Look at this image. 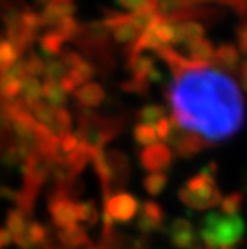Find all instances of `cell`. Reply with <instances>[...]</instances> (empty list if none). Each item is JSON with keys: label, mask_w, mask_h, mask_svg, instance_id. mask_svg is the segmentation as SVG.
Masks as SVG:
<instances>
[{"label": "cell", "mask_w": 247, "mask_h": 249, "mask_svg": "<svg viewBox=\"0 0 247 249\" xmlns=\"http://www.w3.org/2000/svg\"><path fill=\"white\" fill-rule=\"evenodd\" d=\"M169 98L172 125L206 142L228 139L244 123V102L236 82L212 68H181L175 74Z\"/></svg>", "instance_id": "obj_1"}, {"label": "cell", "mask_w": 247, "mask_h": 249, "mask_svg": "<svg viewBox=\"0 0 247 249\" xmlns=\"http://www.w3.org/2000/svg\"><path fill=\"white\" fill-rule=\"evenodd\" d=\"M246 224L243 217L227 215L223 213H210L204 217L199 238L209 249L233 248L243 240Z\"/></svg>", "instance_id": "obj_2"}, {"label": "cell", "mask_w": 247, "mask_h": 249, "mask_svg": "<svg viewBox=\"0 0 247 249\" xmlns=\"http://www.w3.org/2000/svg\"><path fill=\"white\" fill-rule=\"evenodd\" d=\"M215 174H217V166H215V162H210L207 167H204L199 174L193 176L178 190V199L186 208L196 211L218 206L222 203L223 196L217 185V180H215Z\"/></svg>", "instance_id": "obj_3"}, {"label": "cell", "mask_w": 247, "mask_h": 249, "mask_svg": "<svg viewBox=\"0 0 247 249\" xmlns=\"http://www.w3.org/2000/svg\"><path fill=\"white\" fill-rule=\"evenodd\" d=\"M140 203L133 195L119 192L111 195L104 204V233H111V227L114 224H127L133 220L140 213Z\"/></svg>", "instance_id": "obj_4"}, {"label": "cell", "mask_w": 247, "mask_h": 249, "mask_svg": "<svg viewBox=\"0 0 247 249\" xmlns=\"http://www.w3.org/2000/svg\"><path fill=\"white\" fill-rule=\"evenodd\" d=\"M50 217L53 225L60 230L67 229L71 225L79 224L77 219V203L72 201L69 196L65 193H56L53 198L50 199L49 204Z\"/></svg>", "instance_id": "obj_5"}, {"label": "cell", "mask_w": 247, "mask_h": 249, "mask_svg": "<svg viewBox=\"0 0 247 249\" xmlns=\"http://www.w3.org/2000/svg\"><path fill=\"white\" fill-rule=\"evenodd\" d=\"M173 160V151L165 143H156V145L146 146L140 153V164L149 174L152 172H164L170 167Z\"/></svg>", "instance_id": "obj_6"}, {"label": "cell", "mask_w": 247, "mask_h": 249, "mask_svg": "<svg viewBox=\"0 0 247 249\" xmlns=\"http://www.w3.org/2000/svg\"><path fill=\"white\" fill-rule=\"evenodd\" d=\"M169 240L175 248L178 249H194L198 241V233L194 230L190 220L178 217V219L172 220L169 225Z\"/></svg>", "instance_id": "obj_7"}, {"label": "cell", "mask_w": 247, "mask_h": 249, "mask_svg": "<svg viewBox=\"0 0 247 249\" xmlns=\"http://www.w3.org/2000/svg\"><path fill=\"white\" fill-rule=\"evenodd\" d=\"M76 12V2L74 0H51V2L44 7L40 12L42 24L45 28L55 29L63 19L67 17H74Z\"/></svg>", "instance_id": "obj_8"}, {"label": "cell", "mask_w": 247, "mask_h": 249, "mask_svg": "<svg viewBox=\"0 0 247 249\" xmlns=\"http://www.w3.org/2000/svg\"><path fill=\"white\" fill-rule=\"evenodd\" d=\"M172 143V151H175L180 158H191L198 155L199 151L204 150V146L207 145L206 140H202L201 137L191 134V132L181 130L180 134H175L170 137Z\"/></svg>", "instance_id": "obj_9"}, {"label": "cell", "mask_w": 247, "mask_h": 249, "mask_svg": "<svg viewBox=\"0 0 247 249\" xmlns=\"http://www.w3.org/2000/svg\"><path fill=\"white\" fill-rule=\"evenodd\" d=\"M164 222V209L154 201H145L140 206L138 220H136V227L143 233H151L157 230Z\"/></svg>", "instance_id": "obj_10"}, {"label": "cell", "mask_w": 247, "mask_h": 249, "mask_svg": "<svg viewBox=\"0 0 247 249\" xmlns=\"http://www.w3.org/2000/svg\"><path fill=\"white\" fill-rule=\"evenodd\" d=\"M113 37L114 40L120 42V44H130L140 39V36L143 34L140 28L136 26L132 18L129 17H115L113 23Z\"/></svg>", "instance_id": "obj_11"}, {"label": "cell", "mask_w": 247, "mask_h": 249, "mask_svg": "<svg viewBox=\"0 0 247 249\" xmlns=\"http://www.w3.org/2000/svg\"><path fill=\"white\" fill-rule=\"evenodd\" d=\"M76 100L85 108H97L104 102V89L98 82H87L76 90Z\"/></svg>", "instance_id": "obj_12"}, {"label": "cell", "mask_w": 247, "mask_h": 249, "mask_svg": "<svg viewBox=\"0 0 247 249\" xmlns=\"http://www.w3.org/2000/svg\"><path fill=\"white\" fill-rule=\"evenodd\" d=\"M204 26L198 21H183L175 23V42L173 44L190 45L193 42L204 39Z\"/></svg>", "instance_id": "obj_13"}, {"label": "cell", "mask_w": 247, "mask_h": 249, "mask_svg": "<svg viewBox=\"0 0 247 249\" xmlns=\"http://www.w3.org/2000/svg\"><path fill=\"white\" fill-rule=\"evenodd\" d=\"M23 81L24 77L15 68L0 72V97L5 100H15L21 92Z\"/></svg>", "instance_id": "obj_14"}, {"label": "cell", "mask_w": 247, "mask_h": 249, "mask_svg": "<svg viewBox=\"0 0 247 249\" xmlns=\"http://www.w3.org/2000/svg\"><path fill=\"white\" fill-rule=\"evenodd\" d=\"M58 241H60L63 246H66L69 249L83 248L90 243L85 229H83L81 224L71 225V227H67V229H63L58 231Z\"/></svg>", "instance_id": "obj_15"}, {"label": "cell", "mask_w": 247, "mask_h": 249, "mask_svg": "<svg viewBox=\"0 0 247 249\" xmlns=\"http://www.w3.org/2000/svg\"><path fill=\"white\" fill-rule=\"evenodd\" d=\"M186 47H188V55L191 56V61L196 63V65L201 66L202 63L207 65L210 61H215V50H217V47H214L212 42L206 39V37L201 40L193 42V44Z\"/></svg>", "instance_id": "obj_16"}, {"label": "cell", "mask_w": 247, "mask_h": 249, "mask_svg": "<svg viewBox=\"0 0 247 249\" xmlns=\"http://www.w3.org/2000/svg\"><path fill=\"white\" fill-rule=\"evenodd\" d=\"M47 240V230H45V227L39 224V222H34V220H31L29 222V225H28V229L24 230L23 233V236L18 238L16 241V245L19 248H23V249H33L35 246H39L42 245Z\"/></svg>", "instance_id": "obj_17"}, {"label": "cell", "mask_w": 247, "mask_h": 249, "mask_svg": "<svg viewBox=\"0 0 247 249\" xmlns=\"http://www.w3.org/2000/svg\"><path fill=\"white\" fill-rule=\"evenodd\" d=\"M29 213H26L23 209H12L8 213V217H7V224H5V229H7L10 233H12L13 236V241H16L18 238L23 236L24 230L28 229L29 225Z\"/></svg>", "instance_id": "obj_18"}, {"label": "cell", "mask_w": 247, "mask_h": 249, "mask_svg": "<svg viewBox=\"0 0 247 249\" xmlns=\"http://www.w3.org/2000/svg\"><path fill=\"white\" fill-rule=\"evenodd\" d=\"M65 42H66V39L60 33H58L56 29H50V31H47V33H44L40 36L39 49H40L42 53L55 56V55L61 53V52H63Z\"/></svg>", "instance_id": "obj_19"}, {"label": "cell", "mask_w": 247, "mask_h": 249, "mask_svg": "<svg viewBox=\"0 0 247 249\" xmlns=\"http://www.w3.org/2000/svg\"><path fill=\"white\" fill-rule=\"evenodd\" d=\"M129 70L132 76L136 79H143V81H149V76L154 72L157 68L154 65V60L146 55H133L130 58Z\"/></svg>", "instance_id": "obj_20"}, {"label": "cell", "mask_w": 247, "mask_h": 249, "mask_svg": "<svg viewBox=\"0 0 247 249\" xmlns=\"http://www.w3.org/2000/svg\"><path fill=\"white\" fill-rule=\"evenodd\" d=\"M56 139H61L67 134H71L72 129V116L66 108H56L55 116L51 119V124L47 127Z\"/></svg>", "instance_id": "obj_21"}, {"label": "cell", "mask_w": 247, "mask_h": 249, "mask_svg": "<svg viewBox=\"0 0 247 249\" xmlns=\"http://www.w3.org/2000/svg\"><path fill=\"white\" fill-rule=\"evenodd\" d=\"M21 100L31 107L35 102L42 100V95H44V82L37 77H26L23 81V86H21Z\"/></svg>", "instance_id": "obj_22"}, {"label": "cell", "mask_w": 247, "mask_h": 249, "mask_svg": "<svg viewBox=\"0 0 247 249\" xmlns=\"http://www.w3.org/2000/svg\"><path fill=\"white\" fill-rule=\"evenodd\" d=\"M21 50L12 40L0 39V72L8 71L19 61Z\"/></svg>", "instance_id": "obj_23"}, {"label": "cell", "mask_w": 247, "mask_h": 249, "mask_svg": "<svg viewBox=\"0 0 247 249\" xmlns=\"http://www.w3.org/2000/svg\"><path fill=\"white\" fill-rule=\"evenodd\" d=\"M215 61L222 68L234 70L239 63V50L233 44H222L215 50Z\"/></svg>", "instance_id": "obj_24"}, {"label": "cell", "mask_w": 247, "mask_h": 249, "mask_svg": "<svg viewBox=\"0 0 247 249\" xmlns=\"http://www.w3.org/2000/svg\"><path fill=\"white\" fill-rule=\"evenodd\" d=\"M42 98L47 103H50L53 108H63V105L66 103L67 93L65 92V89L61 87L60 82L53 81H44V95Z\"/></svg>", "instance_id": "obj_25"}, {"label": "cell", "mask_w": 247, "mask_h": 249, "mask_svg": "<svg viewBox=\"0 0 247 249\" xmlns=\"http://www.w3.org/2000/svg\"><path fill=\"white\" fill-rule=\"evenodd\" d=\"M28 108L31 111V114H33V118L35 119V123H39L44 127H49L51 124V119H53L56 111V108L51 107L50 103H47L44 98L35 102L34 105H31Z\"/></svg>", "instance_id": "obj_26"}, {"label": "cell", "mask_w": 247, "mask_h": 249, "mask_svg": "<svg viewBox=\"0 0 247 249\" xmlns=\"http://www.w3.org/2000/svg\"><path fill=\"white\" fill-rule=\"evenodd\" d=\"M133 139H135L136 143H138V145H141L143 148L159 143L156 127L154 125H149V124H141V123L135 125V129H133Z\"/></svg>", "instance_id": "obj_27"}, {"label": "cell", "mask_w": 247, "mask_h": 249, "mask_svg": "<svg viewBox=\"0 0 247 249\" xmlns=\"http://www.w3.org/2000/svg\"><path fill=\"white\" fill-rule=\"evenodd\" d=\"M167 183H169V177L165 176V172H152L148 174L143 180V187L146 193L151 196H157L162 193V190H165Z\"/></svg>", "instance_id": "obj_28"}, {"label": "cell", "mask_w": 247, "mask_h": 249, "mask_svg": "<svg viewBox=\"0 0 247 249\" xmlns=\"http://www.w3.org/2000/svg\"><path fill=\"white\" fill-rule=\"evenodd\" d=\"M77 219L79 224L95 225L99 219L98 208L95 203L93 201H81V203H77Z\"/></svg>", "instance_id": "obj_29"}, {"label": "cell", "mask_w": 247, "mask_h": 249, "mask_svg": "<svg viewBox=\"0 0 247 249\" xmlns=\"http://www.w3.org/2000/svg\"><path fill=\"white\" fill-rule=\"evenodd\" d=\"M93 74H95V68H93L87 60H83L82 63H79L76 68H72V70L67 71V76H69L79 87L87 82H92Z\"/></svg>", "instance_id": "obj_30"}, {"label": "cell", "mask_w": 247, "mask_h": 249, "mask_svg": "<svg viewBox=\"0 0 247 249\" xmlns=\"http://www.w3.org/2000/svg\"><path fill=\"white\" fill-rule=\"evenodd\" d=\"M165 109L161 105H146L140 111H138V119L141 124H149V125H156L161 119L165 118Z\"/></svg>", "instance_id": "obj_31"}, {"label": "cell", "mask_w": 247, "mask_h": 249, "mask_svg": "<svg viewBox=\"0 0 247 249\" xmlns=\"http://www.w3.org/2000/svg\"><path fill=\"white\" fill-rule=\"evenodd\" d=\"M243 203H244V196L241 193L238 192L230 193L228 196H223L222 203H220V213L227 215H239Z\"/></svg>", "instance_id": "obj_32"}, {"label": "cell", "mask_w": 247, "mask_h": 249, "mask_svg": "<svg viewBox=\"0 0 247 249\" xmlns=\"http://www.w3.org/2000/svg\"><path fill=\"white\" fill-rule=\"evenodd\" d=\"M193 3V0H156V8L161 17H169Z\"/></svg>", "instance_id": "obj_33"}, {"label": "cell", "mask_w": 247, "mask_h": 249, "mask_svg": "<svg viewBox=\"0 0 247 249\" xmlns=\"http://www.w3.org/2000/svg\"><path fill=\"white\" fill-rule=\"evenodd\" d=\"M67 74V68L65 66V63L61 60H49L45 61V71H44V77L45 81H53V82H60L63 77Z\"/></svg>", "instance_id": "obj_34"}, {"label": "cell", "mask_w": 247, "mask_h": 249, "mask_svg": "<svg viewBox=\"0 0 247 249\" xmlns=\"http://www.w3.org/2000/svg\"><path fill=\"white\" fill-rule=\"evenodd\" d=\"M23 66H24L26 76H28V77H37L39 79L40 76H44L45 61L37 55L33 53V55L26 56L23 60Z\"/></svg>", "instance_id": "obj_35"}, {"label": "cell", "mask_w": 247, "mask_h": 249, "mask_svg": "<svg viewBox=\"0 0 247 249\" xmlns=\"http://www.w3.org/2000/svg\"><path fill=\"white\" fill-rule=\"evenodd\" d=\"M77 21H76V18L74 17H67V18H65L61 21L60 24L56 26V31L60 33L63 37H65L66 40H69V39H72L76 34H77Z\"/></svg>", "instance_id": "obj_36"}, {"label": "cell", "mask_w": 247, "mask_h": 249, "mask_svg": "<svg viewBox=\"0 0 247 249\" xmlns=\"http://www.w3.org/2000/svg\"><path fill=\"white\" fill-rule=\"evenodd\" d=\"M122 89L125 90V92H130V93L145 95L149 90V82L143 81V79L132 77V79H129V81L122 82Z\"/></svg>", "instance_id": "obj_37"}, {"label": "cell", "mask_w": 247, "mask_h": 249, "mask_svg": "<svg viewBox=\"0 0 247 249\" xmlns=\"http://www.w3.org/2000/svg\"><path fill=\"white\" fill-rule=\"evenodd\" d=\"M154 127H156V132H157V139H159L161 142L169 140L170 137H172L173 125H172V121H170L169 118L161 119L159 123H157Z\"/></svg>", "instance_id": "obj_38"}, {"label": "cell", "mask_w": 247, "mask_h": 249, "mask_svg": "<svg viewBox=\"0 0 247 249\" xmlns=\"http://www.w3.org/2000/svg\"><path fill=\"white\" fill-rule=\"evenodd\" d=\"M151 2V0H117V3L120 5L122 8L129 10V12H138V10H141L143 7H146Z\"/></svg>", "instance_id": "obj_39"}, {"label": "cell", "mask_w": 247, "mask_h": 249, "mask_svg": "<svg viewBox=\"0 0 247 249\" xmlns=\"http://www.w3.org/2000/svg\"><path fill=\"white\" fill-rule=\"evenodd\" d=\"M238 45L243 53H247V24L238 29Z\"/></svg>", "instance_id": "obj_40"}, {"label": "cell", "mask_w": 247, "mask_h": 249, "mask_svg": "<svg viewBox=\"0 0 247 249\" xmlns=\"http://www.w3.org/2000/svg\"><path fill=\"white\" fill-rule=\"evenodd\" d=\"M13 241V236H12V233H10L5 227H2L0 229V249H5L7 246H10Z\"/></svg>", "instance_id": "obj_41"}, {"label": "cell", "mask_w": 247, "mask_h": 249, "mask_svg": "<svg viewBox=\"0 0 247 249\" xmlns=\"http://www.w3.org/2000/svg\"><path fill=\"white\" fill-rule=\"evenodd\" d=\"M18 193L19 192H13V190L8 187H0V198H3L7 201H15V203H16Z\"/></svg>", "instance_id": "obj_42"}, {"label": "cell", "mask_w": 247, "mask_h": 249, "mask_svg": "<svg viewBox=\"0 0 247 249\" xmlns=\"http://www.w3.org/2000/svg\"><path fill=\"white\" fill-rule=\"evenodd\" d=\"M35 3H39V5H42V7H47V5H49L51 0H34Z\"/></svg>", "instance_id": "obj_43"}, {"label": "cell", "mask_w": 247, "mask_h": 249, "mask_svg": "<svg viewBox=\"0 0 247 249\" xmlns=\"http://www.w3.org/2000/svg\"><path fill=\"white\" fill-rule=\"evenodd\" d=\"M243 89L247 92V77L246 76H243Z\"/></svg>", "instance_id": "obj_44"}, {"label": "cell", "mask_w": 247, "mask_h": 249, "mask_svg": "<svg viewBox=\"0 0 247 249\" xmlns=\"http://www.w3.org/2000/svg\"><path fill=\"white\" fill-rule=\"evenodd\" d=\"M243 71H244V76L247 77V61L244 63V70H243Z\"/></svg>", "instance_id": "obj_45"}, {"label": "cell", "mask_w": 247, "mask_h": 249, "mask_svg": "<svg viewBox=\"0 0 247 249\" xmlns=\"http://www.w3.org/2000/svg\"><path fill=\"white\" fill-rule=\"evenodd\" d=\"M129 249H141V248H138V246H135V248H129Z\"/></svg>", "instance_id": "obj_46"}, {"label": "cell", "mask_w": 247, "mask_h": 249, "mask_svg": "<svg viewBox=\"0 0 247 249\" xmlns=\"http://www.w3.org/2000/svg\"><path fill=\"white\" fill-rule=\"evenodd\" d=\"M193 2H194V0H193Z\"/></svg>", "instance_id": "obj_47"}]
</instances>
